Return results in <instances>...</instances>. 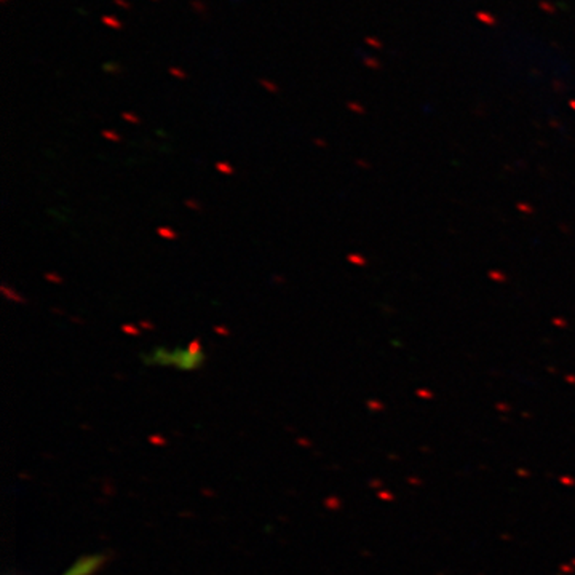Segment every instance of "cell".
<instances>
[{
  "label": "cell",
  "instance_id": "3",
  "mask_svg": "<svg viewBox=\"0 0 575 575\" xmlns=\"http://www.w3.org/2000/svg\"><path fill=\"white\" fill-rule=\"evenodd\" d=\"M260 85H262L265 90L272 91V93H277V91H278V87L275 85L273 82H270V80H265V79H262V80H260Z\"/></svg>",
  "mask_w": 575,
  "mask_h": 575
},
{
  "label": "cell",
  "instance_id": "7",
  "mask_svg": "<svg viewBox=\"0 0 575 575\" xmlns=\"http://www.w3.org/2000/svg\"><path fill=\"white\" fill-rule=\"evenodd\" d=\"M104 69L106 71H109V66H104ZM112 71H120V69H118V66H112Z\"/></svg>",
  "mask_w": 575,
  "mask_h": 575
},
{
  "label": "cell",
  "instance_id": "2",
  "mask_svg": "<svg viewBox=\"0 0 575 575\" xmlns=\"http://www.w3.org/2000/svg\"><path fill=\"white\" fill-rule=\"evenodd\" d=\"M103 22H104L106 26L112 27V29H121V27H123L121 21L118 18L112 16V14H106V16H103Z\"/></svg>",
  "mask_w": 575,
  "mask_h": 575
},
{
  "label": "cell",
  "instance_id": "4",
  "mask_svg": "<svg viewBox=\"0 0 575 575\" xmlns=\"http://www.w3.org/2000/svg\"><path fill=\"white\" fill-rule=\"evenodd\" d=\"M170 74L174 75V77H178V79H186V72H184L182 69H179V67H170Z\"/></svg>",
  "mask_w": 575,
  "mask_h": 575
},
{
  "label": "cell",
  "instance_id": "1",
  "mask_svg": "<svg viewBox=\"0 0 575 575\" xmlns=\"http://www.w3.org/2000/svg\"><path fill=\"white\" fill-rule=\"evenodd\" d=\"M144 364L155 367H171L176 371H198L206 363V353L198 342L187 347H152L141 355Z\"/></svg>",
  "mask_w": 575,
  "mask_h": 575
},
{
  "label": "cell",
  "instance_id": "6",
  "mask_svg": "<svg viewBox=\"0 0 575 575\" xmlns=\"http://www.w3.org/2000/svg\"><path fill=\"white\" fill-rule=\"evenodd\" d=\"M114 2L117 3V5H120V6H123V8H126V10L131 8V3L126 2V0H114Z\"/></svg>",
  "mask_w": 575,
  "mask_h": 575
},
{
  "label": "cell",
  "instance_id": "5",
  "mask_svg": "<svg viewBox=\"0 0 575 575\" xmlns=\"http://www.w3.org/2000/svg\"><path fill=\"white\" fill-rule=\"evenodd\" d=\"M192 6H194V8H195L198 13H203V11H206V5H205V3H202L200 0H194V2H192Z\"/></svg>",
  "mask_w": 575,
  "mask_h": 575
}]
</instances>
